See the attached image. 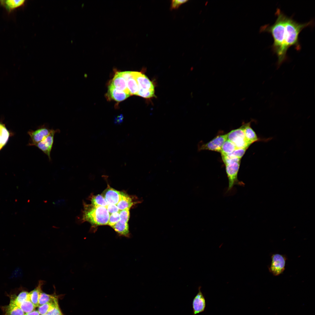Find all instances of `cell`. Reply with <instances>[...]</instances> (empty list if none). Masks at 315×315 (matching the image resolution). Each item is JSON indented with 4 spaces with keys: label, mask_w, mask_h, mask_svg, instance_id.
Returning <instances> with one entry per match:
<instances>
[{
    "label": "cell",
    "mask_w": 315,
    "mask_h": 315,
    "mask_svg": "<svg viewBox=\"0 0 315 315\" xmlns=\"http://www.w3.org/2000/svg\"><path fill=\"white\" fill-rule=\"evenodd\" d=\"M106 208L109 213L110 214L118 212L120 211L116 205L109 204H108Z\"/></svg>",
    "instance_id": "cell-32"
},
{
    "label": "cell",
    "mask_w": 315,
    "mask_h": 315,
    "mask_svg": "<svg viewBox=\"0 0 315 315\" xmlns=\"http://www.w3.org/2000/svg\"><path fill=\"white\" fill-rule=\"evenodd\" d=\"M123 117L122 115L118 116L115 119L114 123L116 124H120L123 121Z\"/></svg>",
    "instance_id": "cell-33"
},
{
    "label": "cell",
    "mask_w": 315,
    "mask_h": 315,
    "mask_svg": "<svg viewBox=\"0 0 315 315\" xmlns=\"http://www.w3.org/2000/svg\"><path fill=\"white\" fill-rule=\"evenodd\" d=\"M4 315H24L25 313L18 306L10 303L2 307Z\"/></svg>",
    "instance_id": "cell-16"
},
{
    "label": "cell",
    "mask_w": 315,
    "mask_h": 315,
    "mask_svg": "<svg viewBox=\"0 0 315 315\" xmlns=\"http://www.w3.org/2000/svg\"><path fill=\"white\" fill-rule=\"evenodd\" d=\"M130 95L124 92L116 89L111 84L108 86L107 96L109 99L120 102L125 100Z\"/></svg>",
    "instance_id": "cell-13"
},
{
    "label": "cell",
    "mask_w": 315,
    "mask_h": 315,
    "mask_svg": "<svg viewBox=\"0 0 315 315\" xmlns=\"http://www.w3.org/2000/svg\"><path fill=\"white\" fill-rule=\"evenodd\" d=\"M129 209H126L120 211V219L119 221L123 223H128L130 217Z\"/></svg>",
    "instance_id": "cell-28"
},
{
    "label": "cell",
    "mask_w": 315,
    "mask_h": 315,
    "mask_svg": "<svg viewBox=\"0 0 315 315\" xmlns=\"http://www.w3.org/2000/svg\"><path fill=\"white\" fill-rule=\"evenodd\" d=\"M201 286L198 288V292L192 302V315L204 312L206 306L205 299L201 290Z\"/></svg>",
    "instance_id": "cell-10"
},
{
    "label": "cell",
    "mask_w": 315,
    "mask_h": 315,
    "mask_svg": "<svg viewBox=\"0 0 315 315\" xmlns=\"http://www.w3.org/2000/svg\"><path fill=\"white\" fill-rule=\"evenodd\" d=\"M110 84L116 89L130 94L127 87L126 81L121 75L120 72L116 73Z\"/></svg>",
    "instance_id": "cell-14"
},
{
    "label": "cell",
    "mask_w": 315,
    "mask_h": 315,
    "mask_svg": "<svg viewBox=\"0 0 315 315\" xmlns=\"http://www.w3.org/2000/svg\"><path fill=\"white\" fill-rule=\"evenodd\" d=\"M127 89L130 94L137 95L139 91V87L136 80L132 76L126 80Z\"/></svg>",
    "instance_id": "cell-20"
},
{
    "label": "cell",
    "mask_w": 315,
    "mask_h": 315,
    "mask_svg": "<svg viewBox=\"0 0 315 315\" xmlns=\"http://www.w3.org/2000/svg\"><path fill=\"white\" fill-rule=\"evenodd\" d=\"M57 304L58 300L39 306L38 311L41 315L47 314Z\"/></svg>",
    "instance_id": "cell-23"
},
{
    "label": "cell",
    "mask_w": 315,
    "mask_h": 315,
    "mask_svg": "<svg viewBox=\"0 0 315 315\" xmlns=\"http://www.w3.org/2000/svg\"><path fill=\"white\" fill-rule=\"evenodd\" d=\"M271 264L268 266L269 272L274 276L281 274L285 270L286 256L284 255L275 253L272 255Z\"/></svg>",
    "instance_id": "cell-5"
},
{
    "label": "cell",
    "mask_w": 315,
    "mask_h": 315,
    "mask_svg": "<svg viewBox=\"0 0 315 315\" xmlns=\"http://www.w3.org/2000/svg\"><path fill=\"white\" fill-rule=\"evenodd\" d=\"M122 192L108 187L106 189L102 194L108 204L116 205L121 199Z\"/></svg>",
    "instance_id": "cell-12"
},
{
    "label": "cell",
    "mask_w": 315,
    "mask_h": 315,
    "mask_svg": "<svg viewBox=\"0 0 315 315\" xmlns=\"http://www.w3.org/2000/svg\"><path fill=\"white\" fill-rule=\"evenodd\" d=\"M275 15L277 18L274 23L272 25L262 26L260 32H267L272 35L274 40L272 50L277 57V66L279 68L287 60V52L290 47L293 46L297 50H300L299 34L304 28L312 26L314 21L298 23L292 17L285 15L279 8L277 9Z\"/></svg>",
    "instance_id": "cell-1"
},
{
    "label": "cell",
    "mask_w": 315,
    "mask_h": 315,
    "mask_svg": "<svg viewBox=\"0 0 315 315\" xmlns=\"http://www.w3.org/2000/svg\"><path fill=\"white\" fill-rule=\"evenodd\" d=\"M251 122L245 123L242 126L244 132L245 138L247 143L250 146L252 144L260 141H265L270 140L271 139H261L258 137L257 135L251 126Z\"/></svg>",
    "instance_id": "cell-11"
},
{
    "label": "cell",
    "mask_w": 315,
    "mask_h": 315,
    "mask_svg": "<svg viewBox=\"0 0 315 315\" xmlns=\"http://www.w3.org/2000/svg\"><path fill=\"white\" fill-rule=\"evenodd\" d=\"M49 315V314H43V315Z\"/></svg>",
    "instance_id": "cell-35"
},
{
    "label": "cell",
    "mask_w": 315,
    "mask_h": 315,
    "mask_svg": "<svg viewBox=\"0 0 315 315\" xmlns=\"http://www.w3.org/2000/svg\"><path fill=\"white\" fill-rule=\"evenodd\" d=\"M188 1L187 0H172L171 1L170 9L171 10L176 9Z\"/></svg>",
    "instance_id": "cell-30"
},
{
    "label": "cell",
    "mask_w": 315,
    "mask_h": 315,
    "mask_svg": "<svg viewBox=\"0 0 315 315\" xmlns=\"http://www.w3.org/2000/svg\"><path fill=\"white\" fill-rule=\"evenodd\" d=\"M110 215L105 207L85 204L82 220L95 226L108 225Z\"/></svg>",
    "instance_id": "cell-2"
},
{
    "label": "cell",
    "mask_w": 315,
    "mask_h": 315,
    "mask_svg": "<svg viewBox=\"0 0 315 315\" xmlns=\"http://www.w3.org/2000/svg\"><path fill=\"white\" fill-rule=\"evenodd\" d=\"M92 204L96 206H102L106 207L108 204L102 195H97L92 197Z\"/></svg>",
    "instance_id": "cell-25"
},
{
    "label": "cell",
    "mask_w": 315,
    "mask_h": 315,
    "mask_svg": "<svg viewBox=\"0 0 315 315\" xmlns=\"http://www.w3.org/2000/svg\"><path fill=\"white\" fill-rule=\"evenodd\" d=\"M112 228L120 236L127 237L130 236L128 223H122L118 221Z\"/></svg>",
    "instance_id": "cell-18"
},
{
    "label": "cell",
    "mask_w": 315,
    "mask_h": 315,
    "mask_svg": "<svg viewBox=\"0 0 315 315\" xmlns=\"http://www.w3.org/2000/svg\"><path fill=\"white\" fill-rule=\"evenodd\" d=\"M131 74L136 80L139 87L137 96L146 99L155 96L154 84L148 77L141 72L132 71Z\"/></svg>",
    "instance_id": "cell-3"
},
{
    "label": "cell",
    "mask_w": 315,
    "mask_h": 315,
    "mask_svg": "<svg viewBox=\"0 0 315 315\" xmlns=\"http://www.w3.org/2000/svg\"><path fill=\"white\" fill-rule=\"evenodd\" d=\"M227 139V134L218 135L208 142L203 144L199 147V150H207L220 153L223 144Z\"/></svg>",
    "instance_id": "cell-9"
},
{
    "label": "cell",
    "mask_w": 315,
    "mask_h": 315,
    "mask_svg": "<svg viewBox=\"0 0 315 315\" xmlns=\"http://www.w3.org/2000/svg\"><path fill=\"white\" fill-rule=\"evenodd\" d=\"M24 315H40L38 311L34 310L29 313H25Z\"/></svg>",
    "instance_id": "cell-34"
},
{
    "label": "cell",
    "mask_w": 315,
    "mask_h": 315,
    "mask_svg": "<svg viewBox=\"0 0 315 315\" xmlns=\"http://www.w3.org/2000/svg\"><path fill=\"white\" fill-rule=\"evenodd\" d=\"M247 149L245 148H237L232 153L226 155L231 158L241 159Z\"/></svg>",
    "instance_id": "cell-27"
},
{
    "label": "cell",
    "mask_w": 315,
    "mask_h": 315,
    "mask_svg": "<svg viewBox=\"0 0 315 315\" xmlns=\"http://www.w3.org/2000/svg\"><path fill=\"white\" fill-rule=\"evenodd\" d=\"M58 300L55 294H48L41 292L39 300V306Z\"/></svg>",
    "instance_id": "cell-21"
},
{
    "label": "cell",
    "mask_w": 315,
    "mask_h": 315,
    "mask_svg": "<svg viewBox=\"0 0 315 315\" xmlns=\"http://www.w3.org/2000/svg\"><path fill=\"white\" fill-rule=\"evenodd\" d=\"M240 161L232 162L225 164L226 173L228 181V186L226 193L230 192L235 185L244 186L245 184L238 178V174Z\"/></svg>",
    "instance_id": "cell-4"
},
{
    "label": "cell",
    "mask_w": 315,
    "mask_h": 315,
    "mask_svg": "<svg viewBox=\"0 0 315 315\" xmlns=\"http://www.w3.org/2000/svg\"><path fill=\"white\" fill-rule=\"evenodd\" d=\"M52 129L44 124L38 127L35 130H30L28 131V134L30 138V142L29 145L33 146L43 140L49 134Z\"/></svg>",
    "instance_id": "cell-8"
},
{
    "label": "cell",
    "mask_w": 315,
    "mask_h": 315,
    "mask_svg": "<svg viewBox=\"0 0 315 315\" xmlns=\"http://www.w3.org/2000/svg\"><path fill=\"white\" fill-rule=\"evenodd\" d=\"M228 140L232 142L237 148L247 149L250 145L246 140L242 128L233 130L227 134Z\"/></svg>",
    "instance_id": "cell-6"
},
{
    "label": "cell",
    "mask_w": 315,
    "mask_h": 315,
    "mask_svg": "<svg viewBox=\"0 0 315 315\" xmlns=\"http://www.w3.org/2000/svg\"><path fill=\"white\" fill-rule=\"evenodd\" d=\"M60 132L59 129H52L49 134L44 139L33 145L37 147L47 155L50 161L51 160L50 154L54 142V135L55 133Z\"/></svg>",
    "instance_id": "cell-7"
},
{
    "label": "cell",
    "mask_w": 315,
    "mask_h": 315,
    "mask_svg": "<svg viewBox=\"0 0 315 315\" xmlns=\"http://www.w3.org/2000/svg\"><path fill=\"white\" fill-rule=\"evenodd\" d=\"M49 315H63L59 306L58 304L47 313Z\"/></svg>",
    "instance_id": "cell-31"
},
{
    "label": "cell",
    "mask_w": 315,
    "mask_h": 315,
    "mask_svg": "<svg viewBox=\"0 0 315 315\" xmlns=\"http://www.w3.org/2000/svg\"><path fill=\"white\" fill-rule=\"evenodd\" d=\"M237 149L235 145L228 140L226 141L223 144L221 148V154L227 155Z\"/></svg>",
    "instance_id": "cell-24"
},
{
    "label": "cell",
    "mask_w": 315,
    "mask_h": 315,
    "mask_svg": "<svg viewBox=\"0 0 315 315\" xmlns=\"http://www.w3.org/2000/svg\"><path fill=\"white\" fill-rule=\"evenodd\" d=\"M44 283L43 281L39 280L37 286L34 290L29 292L30 301L36 307H38L39 298L42 291V288Z\"/></svg>",
    "instance_id": "cell-15"
},
{
    "label": "cell",
    "mask_w": 315,
    "mask_h": 315,
    "mask_svg": "<svg viewBox=\"0 0 315 315\" xmlns=\"http://www.w3.org/2000/svg\"><path fill=\"white\" fill-rule=\"evenodd\" d=\"M133 204L131 198L127 195L122 192L121 199L116 205L120 211L126 209H130Z\"/></svg>",
    "instance_id": "cell-17"
},
{
    "label": "cell",
    "mask_w": 315,
    "mask_h": 315,
    "mask_svg": "<svg viewBox=\"0 0 315 315\" xmlns=\"http://www.w3.org/2000/svg\"><path fill=\"white\" fill-rule=\"evenodd\" d=\"M9 136V132L6 127L0 123V150L6 143Z\"/></svg>",
    "instance_id": "cell-22"
},
{
    "label": "cell",
    "mask_w": 315,
    "mask_h": 315,
    "mask_svg": "<svg viewBox=\"0 0 315 315\" xmlns=\"http://www.w3.org/2000/svg\"><path fill=\"white\" fill-rule=\"evenodd\" d=\"M24 0H1L0 3L7 10L10 12L11 10L23 5L24 3Z\"/></svg>",
    "instance_id": "cell-19"
},
{
    "label": "cell",
    "mask_w": 315,
    "mask_h": 315,
    "mask_svg": "<svg viewBox=\"0 0 315 315\" xmlns=\"http://www.w3.org/2000/svg\"><path fill=\"white\" fill-rule=\"evenodd\" d=\"M25 313L30 312L35 310V307L30 300L24 301L20 303L18 306Z\"/></svg>",
    "instance_id": "cell-26"
},
{
    "label": "cell",
    "mask_w": 315,
    "mask_h": 315,
    "mask_svg": "<svg viewBox=\"0 0 315 315\" xmlns=\"http://www.w3.org/2000/svg\"><path fill=\"white\" fill-rule=\"evenodd\" d=\"M119 211L113 213L110 215L108 225L112 228L119 220Z\"/></svg>",
    "instance_id": "cell-29"
}]
</instances>
